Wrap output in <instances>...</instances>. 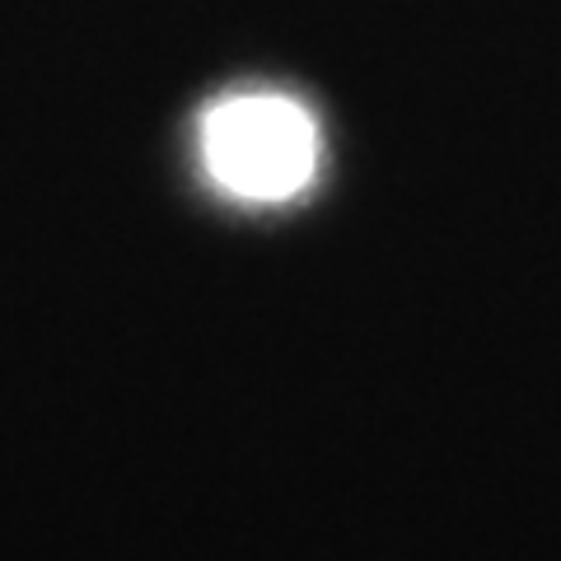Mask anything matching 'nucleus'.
Wrapping results in <instances>:
<instances>
[{"instance_id":"f257e3e1","label":"nucleus","mask_w":561,"mask_h":561,"mask_svg":"<svg viewBox=\"0 0 561 561\" xmlns=\"http://www.w3.org/2000/svg\"><path fill=\"white\" fill-rule=\"evenodd\" d=\"M206 169L243 202H286L313 179L319 136L295 99L239 94L210 108L202 127Z\"/></svg>"}]
</instances>
